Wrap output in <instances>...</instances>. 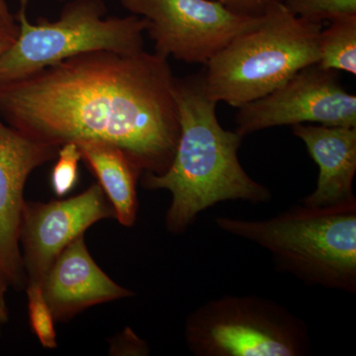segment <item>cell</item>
<instances>
[{
  "label": "cell",
  "mask_w": 356,
  "mask_h": 356,
  "mask_svg": "<svg viewBox=\"0 0 356 356\" xmlns=\"http://www.w3.org/2000/svg\"><path fill=\"white\" fill-rule=\"evenodd\" d=\"M175 95L180 122L175 156L165 172L144 173L142 179L149 191L172 193L166 229L180 235L201 212L225 201L268 203L271 191L252 179L238 161L243 136L225 130L218 120V103L206 92L204 74L175 79Z\"/></svg>",
  "instance_id": "7a4b0ae2"
},
{
  "label": "cell",
  "mask_w": 356,
  "mask_h": 356,
  "mask_svg": "<svg viewBox=\"0 0 356 356\" xmlns=\"http://www.w3.org/2000/svg\"><path fill=\"white\" fill-rule=\"evenodd\" d=\"M57 163L51 175L53 191L58 196H64L76 186L79 179V163L81 154L76 143H65L58 149Z\"/></svg>",
  "instance_id": "e0dca14e"
},
{
  "label": "cell",
  "mask_w": 356,
  "mask_h": 356,
  "mask_svg": "<svg viewBox=\"0 0 356 356\" xmlns=\"http://www.w3.org/2000/svg\"><path fill=\"white\" fill-rule=\"evenodd\" d=\"M187 348L195 356H306L311 339L305 321L270 299L225 295L187 316Z\"/></svg>",
  "instance_id": "8992f818"
},
{
  "label": "cell",
  "mask_w": 356,
  "mask_h": 356,
  "mask_svg": "<svg viewBox=\"0 0 356 356\" xmlns=\"http://www.w3.org/2000/svg\"><path fill=\"white\" fill-rule=\"evenodd\" d=\"M30 325L35 336L46 348L58 346L55 330V318L38 283H29L26 287Z\"/></svg>",
  "instance_id": "2e32d148"
},
{
  "label": "cell",
  "mask_w": 356,
  "mask_h": 356,
  "mask_svg": "<svg viewBox=\"0 0 356 356\" xmlns=\"http://www.w3.org/2000/svg\"><path fill=\"white\" fill-rule=\"evenodd\" d=\"M40 286L55 322H67L89 307L134 296L96 264L83 235L56 257Z\"/></svg>",
  "instance_id": "8fae6325"
},
{
  "label": "cell",
  "mask_w": 356,
  "mask_h": 356,
  "mask_svg": "<svg viewBox=\"0 0 356 356\" xmlns=\"http://www.w3.org/2000/svg\"><path fill=\"white\" fill-rule=\"evenodd\" d=\"M58 149L0 120V276L8 287L20 289L26 282L19 242L26 182L36 168L57 158Z\"/></svg>",
  "instance_id": "30bf717a"
},
{
  "label": "cell",
  "mask_w": 356,
  "mask_h": 356,
  "mask_svg": "<svg viewBox=\"0 0 356 356\" xmlns=\"http://www.w3.org/2000/svg\"><path fill=\"white\" fill-rule=\"evenodd\" d=\"M322 69L356 74V16L331 21L318 37V62Z\"/></svg>",
  "instance_id": "5bb4252c"
},
{
  "label": "cell",
  "mask_w": 356,
  "mask_h": 356,
  "mask_svg": "<svg viewBox=\"0 0 356 356\" xmlns=\"http://www.w3.org/2000/svg\"><path fill=\"white\" fill-rule=\"evenodd\" d=\"M76 144L81 159L97 178L113 207L115 218L122 226H134L138 213L137 181L142 173L113 145L97 140H81Z\"/></svg>",
  "instance_id": "4fadbf2b"
},
{
  "label": "cell",
  "mask_w": 356,
  "mask_h": 356,
  "mask_svg": "<svg viewBox=\"0 0 356 356\" xmlns=\"http://www.w3.org/2000/svg\"><path fill=\"white\" fill-rule=\"evenodd\" d=\"M229 10L248 16H261L273 4L283 0H214Z\"/></svg>",
  "instance_id": "ac0fdd59"
},
{
  "label": "cell",
  "mask_w": 356,
  "mask_h": 356,
  "mask_svg": "<svg viewBox=\"0 0 356 356\" xmlns=\"http://www.w3.org/2000/svg\"><path fill=\"white\" fill-rule=\"evenodd\" d=\"M175 79L154 53L89 51L0 84V116L51 146L113 145L140 173L161 175L179 140Z\"/></svg>",
  "instance_id": "6da1fadb"
},
{
  "label": "cell",
  "mask_w": 356,
  "mask_h": 356,
  "mask_svg": "<svg viewBox=\"0 0 356 356\" xmlns=\"http://www.w3.org/2000/svg\"><path fill=\"white\" fill-rule=\"evenodd\" d=\"M292 131L318 166L317 186L301 203L325 207L355 198L356 127L298 124Z\"/></svg>",
  "instance_id": "7c38bea8"
},
{
  "label": "cell",
  "mask_w": 356,
  "mask_h": 356,
  "mask_svg": "<svg viewBox=\"0 0 356 356\" xmlns=\"http://www.w3.org/2000/svg\"><path fill=\"white\" fill-rule=\"evenodd\" d=\"M216 226L264 248L274 266L309 285L356 293V198L295 205L266 220L217 217Z\"/></svg>",
  "instance_id": "3957f363"
},
{
  "label": "cell",
  "mask_w": 356,
  "mask_h": 356,
  "mask_svg": "<svg viewBox=\"0 0 356 356\" xmlns=\"http://www.w3.org/2000/svg\"><path fill=\"white\" fill-rule=\"evenodd\" d=\"M236 132L316 123L356 127V96L339 83L336 72L318 64L300 70L273 92L238 108Z\"/></svg>",
  "instance_id": "ba28073f"
},
{
  "label": "cell",
  "mask_w": 356,
  "mask_h": 356,
  "mask_svg": "<svg viewBox=\"0 0 356 356\" xmlns=\"http://www.w3.org/2000/svg\"><path fill=\"white\" fill-rule=\"evenodd\" d=\"M31 0H19L21 10H27L28 4ZM58 1H69V0H58Z\"/></svg>",
  "instance_id": "7402d4cb"
},
{
  "label": "cell",
  "mask_w": 356,
  "mask_h": 356,
  "mask_svg": "<svg viewBox=\"0 0 356 356\" xmlns=\"http://www.w3.org/2000/svg\"><path fill=\"white\" fill-rule=\"evenodd\" d=\"M146 20V32L159 57L207 65L234 38L252 29L261 16L229 10L214 0H120Z\"/></svg>",
  "instance_id": "52a82bcc"
},
{
  "label": "cell",
  "mask_w": 356,
  "mask_h": 356,
  "mask_svg": "<svg viewBox=\"0 0 356 356\" xmlns=\"http://www.w3.org/2000/svg\"><path fill=\"white\" fill-rule=\"evenodd\" d=\"M103 0H69L56 21L15 16V41L0 56V84L17 81L67 58L95 51L134 54L144 50L146 20L137 15L105 17Z\"/></svg>",
  "instance_id": "5b68a950"
},
{
  "label": "cell",
  "mask_w": 356,
  "mask_h": 356,
  "mask_svg": "<svg viewBox=\"0 0 356 356\" xmlns=\"http://www.w3.org/2000/svg\"><path fill=\"white\" fill-rule=\"evenodd\" d=\"M8 288L3 278L0 276V337H1L2 329L8 321V310L6 301V292Z\"/></svg>",
  "instance_id": "ffe728a7"
},
{
  "label": "cell",
  "mask_w": 356,
  "mask_h": 356,
  "mask_svg": "<svg viewBox=\"0 0 356 356\" xmlns=\"http://www.w3.org/2000/svg\"><path fill=\"white\" fill-rule=\"evenodd\" d=\"M16 36H17V35L9 31V30L0 28V56H1L4 51L8 50L9 47L15 41Z\"/></svg>",
  "instance_id": "44dd1931"
},
{
  "label": "cell",
  "mask_w": 356,
  "mask_h": 356,
  "mask_svg": "<svg viewBox=\"0 0 356 356\" xmlns=\"http://www.w3.org/2000/svg\"><path fill=\"white\" fill-rule=\"evenodd\" d=\"M0 28L9 30L16 35L18 34V30H19L17 20H16L15 16L10 13V9L7 6L6 0H0Z\"/></svg>",
  "instance_id": "d6986e66"
},
{
  "label": "cell",
  "mask_w": 356,
  "mask_h": 356,
  "mask_svg": "<svg viewBox=\"0 0 356 356\" xmlns=\"http://www.w3.org/2000/svg\"><path fill=\"white\" fill-rule=\"evenodd\" d=\"M115 218L99 184L79 195L50 202L25 201L19 242L26 283H41L56 257L96 222Z\"/></svg>",
  "instance_id": "9c48e42d"
},
{
  "label": "cell",
  "mask_w": 356,
  "mask_h": 356,
  "mask_svg": "<svg viewBox=\"0 0 356 356\" xmlns=\"http://www.w3.org/2000/svg\"><path fill=\"white\" fill-rule=\"evenodd\" d=\"M323 24L293 14L277 2L259 24L232 40L206 65L211 99L240 108L273 92L309 65L318 64Z\"/></svg>",
  "instance_id": "277c9868"
},
{
  "label": "cell",
  "mask_w": 356,
  "mask_h": 356,
  "mask_svg": "<svg viewBox=\"0 0 356 356\" xmlns=\"http://www.w3.org/2000/svg\"><path fill=\"white\" fill-rule=\"evenodd\" d=\"M283 3L293 14L311 22L356 16V0H283Z\"/></svg>",
  "instance_id": "9a60e30c"
}]
</instances>
